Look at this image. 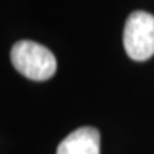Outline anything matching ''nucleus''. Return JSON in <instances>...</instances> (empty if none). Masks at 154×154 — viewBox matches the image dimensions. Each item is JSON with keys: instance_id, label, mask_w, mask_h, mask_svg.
Wrapping results in <instances>:
<instances>
[{"instance_id": "nucleus-2", "label": "nucleus", "mask_w": 154, "mask_h": 154, "mask_svg": "<svg viewBox=\"0 0 154 154\" xmlns=\"http://www.w3.org/2000/svg\"><path fill=\"white\" fill-rule=\"evenodd\" d=\"M123 44L130 59L136 61L149 60L154 54V16L147 11H133L128 16Z\"/></svg>"}, {"instance_id": "nucleus-1", "label": "nucleus", "mask_w": 154, "mask_h": 154, "mask_svg": "<svg viewBox=\"0 0 154 154\" xmlns=\"http://www.w3.org/2000/svg\"><path fill=\"white\" fill-rule=\"evenodd\" d=\"M10 59L17 72L34 82L49 80L57 69L54 54L47 47L32 40L17 42L11 49Z\"/></svg>"}, {"instance_id": "nucleus-3", "label": "nucleus", "mask_w": 154, "mask_h": 154, "mask_svg": "<svg viewBox=\"0 0 154 154\" xmlns=\"http://www.w3.org/2000/svg\"><path fill=\"white\" fill-rule=\"evenodd\" d=\"M56 154H100V134L93 127H82L70 133Z\"/></svg>"}]
</instances>
